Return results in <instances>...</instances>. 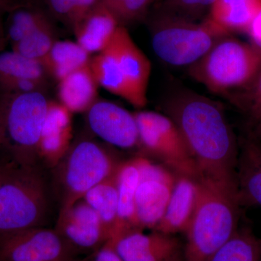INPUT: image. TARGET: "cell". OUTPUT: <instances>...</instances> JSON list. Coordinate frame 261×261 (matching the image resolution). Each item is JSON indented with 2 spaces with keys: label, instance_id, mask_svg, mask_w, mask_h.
I'll list each match as a JSON object with an SVG mask.
<instances>
[{
  "label": "cell",
  "instance_id": "cell-16",
  "mask_svg": "<svg viewBox=\"0 0 261 261\" xmlns=\"http://www.w3.org/2000/svg\"><path fill=\"white\" fill-rule=\"evenodd\" d=\"M199 191L198 178L177 174L166 212L154 231L169 235L186 232L197 207Z\"/></svg>",
  "mask_w": 261,
  "mask_h": 261
},
{
  "label": "cell",
  "instance_id": "cell-10",
  "mask_svg": "<svg viewBox=\"0 0 261 261\" xmlns=\"http://www.w3.org/2000/svg\"><path fill=\"white\" fill-rule=\"evenodd\" d=\"M77 256L56 228H29L0 240V261H71Z\"/></svg>",
  "mask_w": 261,
  "mask_h": 261
},
{
  "label": "cell",
  "instance_id": "cell-36",
  "mask_svg": "<svg viewBox=\"0 0 261 261\" xmlns=\"http://www.w3.org/2000/svg\"><path fill=\"white\" fill-rule=\"evenodd\" d=\"M19 165L8 156L0 159V187L8 179Z\"/></svg>",
  "mask_w": 261,
  "mask_h": 261
},
{
  "label": "cell",
  "instance_id": "cell-8",
  "mask_svg": "<svg viewBox=\"0 0 261 261\" xmlns=\"http://www.w3.org/2000/svg\"><path fill=\"white\" fill-rule=\"evenodd\" d=\"M134 113L138 126L141 154L159 160L176 174L199 178L195 161L174 122L166 114L154 111Z\"/></svg>",
  "mask_w": 261,
  "mask_h": 261
},
{
  "label": "cell",
  "instance_id": "cell-38",
  "mask_svg": "<svg viewBox=\"0 0 261 261\" xmlns=\"http://www.w3.org/2000/svg\"><path fill=\"white\" fill-rule=\"evenodd\" d=\"M5 15L6 14L4 12L0 10V50H3V45H4L5 42H6L5 34Z\"/></svg>",
  "mask_w": 261,
  "mask_h": 261
},
{
  "label": "cell",
  "instance_id": "cell-19",
  "mask_svg": "<svg viewBox=\"0 0 261 261\" xmlns=\"http://www.w3.org/2000/svg\"><path fill=\"white\" fill-rule=\"evenodd\" d=\"M116 178L118 192V220L110 240L132 230H142L136 214V192L140 182V174L135 158L122 161Z\"/></svg>",
  "mask_w": 261,
  "mask_h": 261
},
{
  "label": "cell",
  "instance_id": "cell-28",
  "mask_svg": "<svg viewBox=\"0 0 261 261\" xmlns=\"http://www.w3.org/2000/svg\"><path fill=\"white\" fill-rule=\"evenodd\" d=\"M210 261H261V246L251 232L238 229Z\"/></svg>",
  "mask_w": 261,
  "mask_h": 261
},
{
  "label": "cell",
  "instance_id": "cell-2",
  "mask_svg": "<svg viewBox=\"0 0 261 261\" xmlns=\"http://www.w3.org/2000/svg\"><path fill=\"white\" fill-rule=\"evenodd\" d=\"M197 207L186 232L185 261H210L238 231L237 180L199 178Z\"/></svg>",
  "mask_w": 261,
  "mask_h": 261
},
{
  "label": "cell",
  "instance_id": "cell-40",
  "mask_svg": "<svg viewBox=\"0 0 261 261\" xmlns=\"http://www.w3.org/2000/svg\"><path fill=\"white\" fill-rule=\"evenodd\" d=\"M163 1H164V0H152V2H151V4H152V5H154Z\"/></svg>",
  "mask_w": 261,
  "mask_h": 261
},
{
  "label": "cell",
  "instance_id": "cell-37",
  "mask_svg": "<svg viewBox=\"0 0 261 261\" xmlns=\"http://www.w3.org/2000/svg\"><path fill=\"white\" fill-rule=\"evenodd\" d=\"M23 1L24 0H0V10L7 14L15 7L21 4Z\"/></svg>",
  "mask_w": 261,
  "mask_h": 261
},
{
  "label": "cell",
  "instance_id": "cell-13",
  "mask_svg": "<svg viewBox=\"0 0 261 261\" xmlns=\"http://www.w3.org/2000/svg\"><path fill=\"white\" fill-rule=\"evenodd\" d=\"M111 44L129 89L130 105L142 109L147 102V88L152 70L150 61L123 25L117 29Z\"/></svg>",
  "mask_w": 261,
  "mask_h": 261
},
{
  "label": "cell",
  "instance_id": "cell-5",
  "mask_svg": "<svg viewBox=\"0 0 261 261\" xmlns=\"http://www.w3.org/2000/svg\"><path fill=\"white\" fill-rule=\"evenodd\" d=\"M188 68L196 82L213 93L228 97L255 80L261 70V51L229 34Z\"/></svg>",
  "mask_w": 261,
  "mask_h": 261
},
{
  "label": "cell",
  "instance_id": "cell-12",
  "mask_svg": "<svg viewBox=\"0 0 261 261\" xmlns=\"http://www.w3.org/2000/svg\"><path fill=\"white\" fill-rule=\"evenodd\" d=\"M86 113L90 130L108 145L124 149L140 148L135 113L99 99Z\"/></svg>",
  "mask_w": 261,
  "mask_h": 261
},
{
  "label": "cell",
  "instance_id": "cell-31",
  "mask_svg": "<svg viewBox=\"0 0 261 261\" xmlns=\"http://www.w3.org/2000/svg\"><path fill=\"white\" fill-rule=\"evenodd\" d=\"M152 0H101L115 15L120 25L137 23L147 18Z\"/></svg>",
  "mask_w": 261,
  "mask_h": 261
},
{
  "label": "cell",
  "instance_id": "cell-26",
  "mask_svg": "<svg viewBox=\"0 0 261 261\" xmlns=\"http://www.w3.org/2000/svg\"><path fill=\"white\" fill-rule=\"evenodd\" d=\"M57 40L54 19L49 16L11 48L22 56L42 63Z\"/></svg>",
  "mask_w": 261,
  "mask_h": 261
},
{
  "label": "cell",
  "instance_id": "cell-24",
  "mask_svg": "<svg viewBox=\"0 0 261 261\" xmlns=\"http://www.w3.org/2000/svg\"><path fill=\"white\" fill-rule=\"evenodd\" d=\"M5 41L13 47L29 35L48 17L51 16L37 0H24L7 13Z\"/></svg>",
  "mask_w": 261,
  "mask_h": 261
},
{
  "label": "cell",
  "instance_id": "cell-1",
  "mask_svg": "<svg viewBox=\"0 0 261 261\" xmlns=\"http://www.w3.org/2000/svg\"><path fill=\"white\" fill-rule=\"evenodd\" d=\"M163 110L177 126L199 178L236 180L238 142L220 105L186 90L170 97Z\"/></svg>",
  "mask_w": 261,
  "mask_h": 261
},
{
  "label": "cell",
  "instance_id": "cell-20",
  "mask_svg": "<svg viewBox=\"0 0 261 261\" xmlns=\"http://www.w3.org/2000/svg\"><path fill=\"white\" fill-rule=\"evenodd\" d=\"M98 85L89 65L58 82L59 102L71 113H87L98 100Z\"/></svg>",
  "mask_w": 261,
  "mask_h": 261
},
{
  "label": "cell",
  "instance_id": "cell-27",
  "mask_svg": "<svg viewBox=\"0 0 261 261\" xmlns=\"http://www.w3.org/2000/svg\"><path fill=\"white\" fill-rule=\"evenodd\" d=\"M49 77L42 63L13 50H0V80L32 79L47 82Z\"/></svg>",
  "mask_w": 261,
  "mask_h": 261
},
{
  "label": "cell",
  "instance_id": "cell-23",
  "mask_svg": "<svg viewBox=\"0 0 261 261\" xmlns=\"http://www.w3.org/2000/svg\"><path fill=\"white\" fill-rule=\"evenodd\" d=\"M89 67L99 87L123 98L130 104L132 96L129 89L111 43L104 50L91 58Z\"/></svg>",
  "mask_w": 261,
  "mask_h": 261
},
{
  "label": "cell",
  "instance_id": "cell-14",
  "mask_svg": "<svg viewBox=\"0 0 261 261\" xmlns=\"http://www.w3.org/2000/svg\"><path fill=\"white\" fill-rule=\"evenodd\" d=\"M143 231L132 230L109 240L123 261H182L181 244L173 235Z\"/></svg>",
  "mask_w": 261,
  "mask_h": 261
},
{
  "label": "cell",
  "instance_id": "cell-4",
  "mask_svg": "<svg viewBox=\"0 0 261 261\" xmlns=\"http://www.w3.org/2000/svg\"><path fill=\"white\" fill-rule=\"evenodd\" d=\"M147 18L154 54L175 67L189 68L230 34L207 18L193 21L154 8Z\"/></svg>",
  "mask_w": 261,
  "mask_h": 261
},
{
  "label": "cell",
  "instance_id": "cell-30",
  "mask_svg": "<svg viewBox=\"0 0 261 261\" xmlns=\"http://www.w3.org/2000/svg\"><path fill=\"white\" fill-rule=\"evenodd\" d=\"M216 0H164L154 5L160 11L180 18L201 21L207 18Z\"/></svg>",
  "mask_w": 261,
  "mask_h": 261
},
{
  "label": "cell",
  "instance_id": "cell-7",
  "mask_svg": "<svg viewBox=\"0 0 261 261\" xmlns=\"http://www.w3.org/2000/svg\"><path fill=\"white\" fill-rule=\"evenodd\" d=\"M122 161L104 146L85 138L72 143L53 168V185L59 202L58 213L83 199L89 190L116 173Z\"/></svg>",
  "mask_w": 261,
  "mask_h": 261
},
{
  "label": "cell",
  "instance_id": "cell-41",
  "mask_svg": "<svg viewBox=\"0 0 261 261\" xmlns=\"http://www.w3.org/2000/svg\"><path fill=\"white\" fill-rule=\"evenodd\" d=\"M80 259L79 258H75L74 260H71V261H80Z\"/></svg>",
  "mask_w": 261,
  "mask_h": 261
},
{
  "label": "cell",
  "instance_id": "cell-6",
  "mask_svg": "<svg viewBox=\"0 0 261 261\" xmlns=\"http://www.w3.org/2000/svg\"><path fill=\"white\" fill-rule=\"evenodd\" d=\"M48 102L44 92L0 97V148L20 166L39 163V142Z\"/></svg>",
  "mask_w": 261,
  "mask_h": 261
},
{
  "label": "cell",
  "instance_id": "cell-39",
  "mask_svg": "<svg viewBox=\"0 0 261 261\" xmlns=\"http://www.w3.org/2000/svg\"><path fill=\"white\" fill-rule=\"evenodd\" d=\"M254 126H255V128H254V132L252 135L256 137L257 140H260L261 142V121L254 124Z\"/></svg>",
  "mask_w": 261,
  "mask_h": 261
},
{
  "label": "cell",
  "instance_id": "cell-21",
  "mask_svg": "<svg viewBox=\"0 0 261 261\" xmlns=\"http://www.w3.org/2000/svg\"><path fill=\"white\" fill-rule=\"evenodd\" d=\"M261 10V0H216L207 18L225 32L246 33Z\"/></svg>",
  "mask_w": 261,
  "mask_h": 261
},
{
  "label": "cell",
  "instance_id": "cell-11",
  "mask_svg": "<svg viewBox=\"0 0 261 261\" xmlns=\"http://www.w3.org/2000/svg\"><path fill=\"white\" fill-rule=\"evenodd\" d=\"M55 228L78 255L92 253L109 240L100 218L83 199L58 213Z\"/></svg>",
  "mask_w": 261,
  "mask_h": 261
},
{
  "label": "cell",
  "instance_id": "cell-35",
  "mask_svg": "<svg viewBox=\"0 0 261 261\" xmlns=\"http://www.w3.org/2000/svg\"><path fill=\"white\" fill-rule=\"evenodd\" d=\"M250 44L261 51V10L249 25L246 33Z\"/></svg>",
  "mask_w": 261,
  "mask_h": 261
},
{
  "label": "cell",
  "instance_id": "cell-33",
  "mask_svg": "<svg viewBox=\"0 0 261 261\" xmlns=\"http://www.w3.org/2000/svg\"><path fill=\"white\" fill-rule=\"evenodd\" d=\"M47 82L32 79H9L0 80V89L5 94H20L44 92Z\"/></svg>",
  "mask_w": 261,
  "mask_h": 261
},
{
  "label": "cell",
  "instance_id": "cell-29",
  "mask_svg": "<svg viewBox=\"0 0 261 261\" xmlns=\"http://www.w3.org/2000/svg\"><path fill=\"white\" fill-rule=\"evenodd\" d=\"M54 20L73 30L76 24L101 0H37Z\"/></svg>",
  "mask_w": 261,
  "mask_h": 261
},
{
  "label": "cell",
  "instance_id": "cell-25",
  "mask_svg": "<svg viewBox=\"0 0 261 261\" xmlns=\"http://www.w3.org/2000/svg\"><path fill=\"white\" fill-rule=\"evenodd\" d=\"M116 175V173L112 177L98 184L83 197V200L100 218L109 240L118 220V192Z\"/></svg>",
  "mask_w": 261,
  "mask_h": 261
},
{
  "label": "cell",
  "instance_id": "cell-34",
  "mask_svg": "<svg viewBox=\"0 0 261 261\" xmlns=\"http://www.w3.org/2000/svg\"><path fill=\"white\" fill-rule=\"evenodd\" d=\"M80 261H123L117 253L112 243L106 242L98 250L89 254L88 256L80 259Z\"/></svg>",
  "mask_w": 261,
  "mask_h": 261
},
{
  "label": "cell",
  "instance_id": "cell-15",
  "mask_svg": "<svg viewBox=\"0 0 261 261\" xmlns=\"http://www.w3.org/2000/svg\"><path fill=\"white\" fill-rule=\"evenodd\" d=\"M72 114L61 102L49 100L39 145V161L53 169L72 145Z\"/></svg>",
  "mask_w": 261,
  "mask_h": 261
},
{
  "label": "cell",
  "instance_id": "cell-9",
  "mask_svg": "<svg viewBox=\"0 0 261 261\" xmlns=\"http://www.w3.org/2000/svg\"><path fill=\"white\" fill-rule=\"evenodd\" d=\"M134 158L140 174L135 197L139 226L154 231L166 212L177 174L143 154Z\"/></svg>",
  "mask_w": 261,
  "mask_h": 261
},
{
  "label": "cell",
  "instance_id": "cell-32",
  "mask_svg": "<svg viewBox=\"0 0 261 261\" xmlns=\"http://www.w3.org/2000/svg\"><path fill=\"white\" fill-rule=\"evenodd\" d=\"M234 106L250 117L253 124L261 121V70L246 88L230 95Z\"/></svg>",
  "mask_w": 261,
  "mask_h": 261
},
{
  "label": "cell",
  "instance_id": "cell-3",
  "mask_svg": "<svg viewBox=\"0 0 261 261\" xmlns=\"http://www.w3.org/2000/svg\"><path fill=\"white\" fill-rule=\"evenodd\" d=\"M47 169L19 165L0 187V240L50 221L58 198Z\"/></svg>",
  "mask_w": 261,
  "mask_h": 261
},
{
  "label": "cell",
  "instance_id": "cell-18",
  "mask_svg": "<svg viewBox=\"0 0 261 261\" xmlns=\"http://www.w3.org/2000/svg\"><path fill=\"white\" fill-rule=\"evenodd\" d=\"M119 25L115 15L100 3L73 28L75 42L89 55L97 54L109 45Z\"/></svg>",
  "mask_w": 261,
  "mask_h": 261
},
{
  "label": "cell",
  "instance_id": "cell-17",
  "mask_svg": "<svg viewBox=\"0 0 261 261\" xmlns=\"http://www.w3.org/2000/svg\"><path fill=\"white\" fill-rule=\"evenodd\" d=\"M240 150L236 180L240 202L261 207V142L252 135L244 139Z\"/></svg>",
  "mask_w": 261,
  "mask_h": 261
},
{
  "label": "cell",
  "instance_id": "cell-22",
  "mask_svg": "<svg viewBox=\"0 0 261 261\" xmlns=\"http://www.w3.org/2000/svg\"><path fill=\"white\" fill-rule=\"evenodd\" d=\"M91 58L76 42L57 40L42 63L48 75L60 82L75 70L88 66Z\"/></svg>",
  "mask_w": 261,
  "mask_h": 261
}]
</instances>
